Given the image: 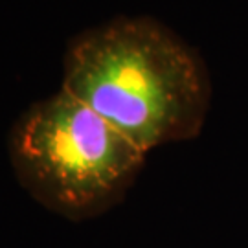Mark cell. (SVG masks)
Wrapping results in <instances>:
<instances>
[{"label": "cell", "instance_id": "obj_2", "mask_svg": "<svg viewBox=\"0 0 248 248\" xmlns=\"http://www.w3.org/2000/svg\"><path fill=\"white\" fill-rule=\"evenodd\" d=\"M8 155L22 189L68 221L94 219L122 202L147 158L62 89L33 101L13 122Z\"/></svg>", "mask_w": 248, "mask_h": 248}, {"label": "cell", "instance_id": "obj_1", "mask_svg": "<svg viewBox=\"0 0 248 248\" xmlns=\"http://www.w3.org/2000/svg\"><path fill=\"white\" fill-rule=\"evenodd\" d=\"M61 89L145 153L195 140L213 94L202 53L151 15H118L72 37Z\"/></svg>", "mask_w": 248, "mask_h": 248}]
</instances>
